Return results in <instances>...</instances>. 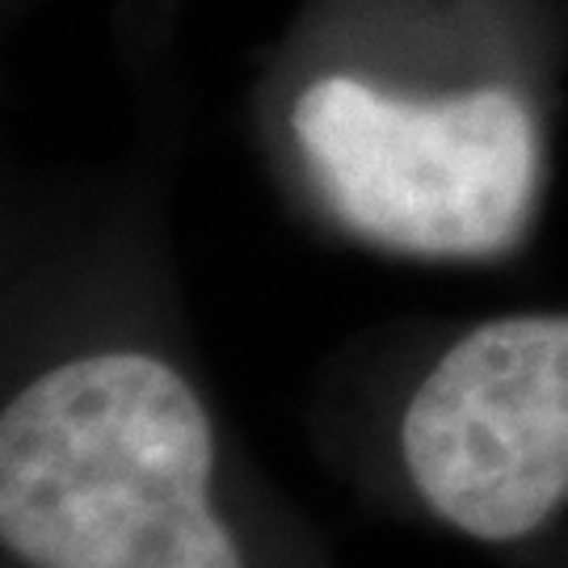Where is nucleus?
Instances as JSON below:
<instances>
[{
  "label": "nucleus",
  "mask_w": 568,
  "mask_h": 568,
  "mask_svg": "<svg viewBox=\"0 0 568 568\" xmlns=\"http://www.w3.org/2000/svg\"><path fill=\"white\" fill-rule=\"evenodd\" d=\"M565 68L568 0H300L248 110L342 236L493 262L544 206Z\"/></svg>",
  "instance_id": "nucleus-1"
},
{
  "label": "nucleus",
  "mask_w": 568,
  "mask_h": 568,
  "mask_svg": "<svg viewBox=\"0 0 568 568\" xmlns=\"http://www.w3.org/2000/svg\"><path fill=\"white\" fill-rule=\"evenodd\" d=\"M215 422L152 345L68 349L0 413V544L26 568H244Z\"/></svg>",
  "instance_id": "nucleus-2"
},
{
  "label": "nucleus",
  "mask_w": 568,
  "mask_h": 568,
  "mask_svg": "<svg viewBox=\"0 0 568 568\" xmlns=\"http://www.w3.org/2000/svg\"><path fill=\"white\" fill-rule=\"evenodd\" d=\"M396 443L447 527L493 548L530 539L568 501V312L455 333L417 371Z\"/></svg>",
  "instance_id": "nucleus-3"
}]
</instances>
